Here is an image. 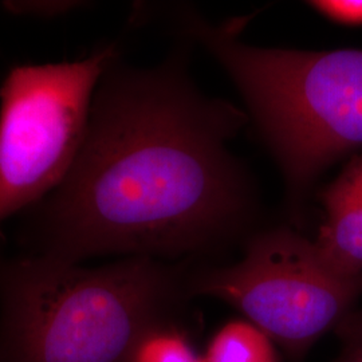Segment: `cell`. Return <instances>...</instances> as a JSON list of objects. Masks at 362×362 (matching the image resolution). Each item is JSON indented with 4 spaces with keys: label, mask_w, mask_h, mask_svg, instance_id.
Masks as SVG:
<instances>
[{
    "label": "cell",
    "mask_w": 362,
    "mask_h": 362,
    "mask_svg": "<svg viewBox=\"0 0 362 362\" xmlns=\"http://www.w3.org/2000/svg\"><path fill=\"white\" fill-rule=\"evenodd\" d=\"M175 317L151 326L130 351L128 362H203Z\"/></svg>",
    "instance_id": "cell-8"
},
{
    "label": "cell",
    "mask_w": 362,
    "mask_h": 362,
    "mask_svg": "<svg viewBox=\"0 0 362 362\" xmlns=\"http://www.w3.org/2000/svg\"><path fill=\"white\" fill-rule=\"evenodd\" d=\"M339 354L336 362H362V309H354L337 327Z\"/></svg>",
    "instance_id": "cell-9"
},
{
    "label": "cell",
    "mask_w": 362,
    "mask_h": 362,
    "mask_svg": "<svg viewBox=\"0 0 362 362\" xmlns=\"http://www.w3.org/2000/svg\"><path fill=\"white\" fill-rule=\"evenodd\" d=\"M77 7L76 1H22L8 3V11L33 16H57Z\"/></svg>",
    "instance_id": "cell-11"
},
{
    "label": "cell",
    "mask_w": 362,
    "mask_h": 362,
    "mask_svg": "<svg viewBox=\"0 0 362 362\" xmlns=\"http://www.w3.org/2000/svg\"><path fill=\"white\" fill-rule=\"evenodd\" d=\"M321 200L325 219L315 246L338 272L362 276V156L350 160Z\"/></svg>",
    "instance_id": "cell-6"
},
{
    "label": "cell",
    "mask_w": 362,
    "mask_h": 362,
    "mask_svg": "<svg viewBox=\"0 0 362 362\" xmlns=\"http://www.w3.org/2000/svg\"><path fill=\"white\" fill-rule=\"evenodd\" d=\"M246 97L298 202L313 180L362 146V50L259 49L192 21Z\"/></svg>",
    "instance_id": "cell-3"
},
{
    "label": "cell",
    "mask_w": 362,
    "mask_h": 362,
    "mask_svg": "<svg viewBox=\"0 0 362 362\" xmlns=\"http://www.w3.org/2000/svg\"><path fill=\"white\" fill-rule=\"evenodd\" d=\"M311 6L338 23L362 25V0H325L313 1Z\"/></svg>",
    "instance_id": "cell-10"
},
{
    "label": "cell",
    "mask_w": 362,
    "mask_h": 362,
    "mask_svg": "<svg viewBox=\"0 0 362 362\" xmlns=\"http://www.w3.org/2000/svg\"><path fill=\"white\" fill-rule=\"evenodd\" d=\"M177 275L157 259L98 269L45 255L0 259V362H128L172 318Z\"/></svg>",
    "instance_id": "cell-2"
},
{
    "label": "cell",
    "mask_w": 362,
    "mask_h": 362,
    "mask_svg": "<svg viewBox=\"0 0 362 362\" xmlns=\"http://www.w3.org/2000/svg\"><path fill=\"white\" fill-rule=\"evenodd\" d=\"M104 47L78 61L19 65L0 86V230L58 189L89 127L93 95L113 62Z\"/></svg>",
    "instance_id": "cell-4"
},
{
    "label": "cell",
    "mask_w": 362,
    "mask_h": 362,
    "mask_svg": "<svg viewBox=\"0 0 362 362\" xmlns=\"http://www.w3.org/2000/svg\"><path fill=\"white\" fill-rule=\"evenodd\" d=\"M243 121L173 67L105 78L77 160L34 221V254L156 259L216 242L245 211L226 148Z\"/></svg>",
    "instance_id": "cell-1"
},
{
    "label": "cell",
    "mask_w": 362,
    "mask_h": 362,
    "mask_svg": "<svg viewBox=\"0 0 362 362\" xmlns=\"http://www.w3.org/2000/svg\"><path fill=\"white\" fill-rule=\"evenodd\" d=\"M188 291L228 303L298 361L356 309L362 276L338 272L315 242L275 230L257 236L238 263L197 275Z\"/></svg>",
    "instance_id": "cell-5"
},
{
    "label": "cell",
    "mask_w": 362,
    "mask_h": 362,
    "mask_svg": "<svg viewBox=\"0 0 362 362\" xmlns=\"http://www.w3.org/2000/svg\"><path fill=\"white\" fill-rule=\"evenodd\" d=\"M276 345L245 318L223 325L208 342L203 362H279Z\"/></svg>",
    "instance_id": "cell-7"
}]
</instances>
